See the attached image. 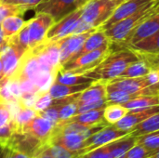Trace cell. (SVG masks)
I'll use <instances>...</instances> for the list:
<instances>
[{
	"instance_id": "1",
	"label": "cell",
	"mask_w": 159,
	"mask_h": 158,
	"mask_svg": "<svg viewBox=\"0 0 159 158\" xmlns=\"http://www.w3.org/2000/svg\"><path fill=\"white\" fill-rule=\"evenodd\" d=\"M141 59V56L129 47L113 51L93 70L85 73L86 75L96 81L108 82L120 76L126 68L132 62Z\"/></svg>"
},
{
	"instance_id": "2",
	"label": "cell",
	"mask_w": 159,
	"mask_h": 158,
	"mask_svg": "<svg viewBox=\"0 0 159 158\" xmlns=\"http://www.w3.org/2000/svg\"><path fill=\"white\" fill-rule=\"evenodd\" d=\"M158 3L159 0H153L143 7L136 13L116 22L115 24L103 30L111 44L122 46L131 33L135 30V28L156 12V7Z\"/></svg>"
},
{
	"instance_id": "3",
	"label": "cell",
	"mask_w": 159,
	"mask_h": 158,
	"mask_svg": "<svg viewBox=\"0 0 159 158\" xmlns=\"http://www.w3.org/2000/svg\"><path fill=\"white\" fill-rule=\"evenodd\" d=\"M119 3L116 0H90L82 7L81 22L75 34L100 28L113 14Z\"/></svg>"
},
{
	"instance_id": "4",
	"label": "cell",
	"mask_w": 159,
	"mask_h": 158,
	"mask_svg": "<svg viewBox=\"0 0 159 158\" xmlns=\"http://www.w3.org/2000/svg\"><path fill=\"white\" fill-rule=\"evenodd\" d=\"M111 52V43L98 49L85 53L74 60L68 61L61 66L63 71H71L76 74H85L96 68Z\"/></svg>"
},
{
	"instance_id": "5",
	"label": "cell",
	"mask_w": 159,
	"mask_h": 158,
	"mask_svg": "<svg viewBox=\"0 0 159 158\" xmlns=\"http://www.w3.org/2000/svg\"><path fill=\"white\" fill-rule=\"evenodd\" d=\"M106 88L123 90L136 96L159 95V85L151 86L145 76L136 78L117 77L106 82Z\"/></svg>"
},
{
	"instance_id": "6",
	"label": "cell",
	"mask_w": 159,
	"mask_h": 158,
	"mask_svg": "<svg viewBox=\"0 0 159 158\" xmlns=\"http://www.w3.org/2000/svg\"><path fill=\"white\" fill-rule=\"evenodd\" d=\"M129 134V132L117 129L115 125H107L85 140L81 150L77 153V156L79 157L81 155H84L96 148L107 145L110 142Z\"/></svg>"
},
{
	"instance_id": "7",
	"label": "cell",
	"mask_w": 159,
	"mask_h": 158,
	"mask_svg": "<svg viewBox=\"0 0 159 158\" xmlns=\"http://www.w3.org/2000/svg\"><path fill=\"white\" fill-rule=\"evenodd\" d=\"M48 146L49 145L28 132H14L7 148L23 154L29 158H34Z\"/></svg>"
},
{
	"instance_id": "8",
	"label": "cell",
	"mask_w": 159,
	"mask_h": 158,
	"mask_svg": "<svg viewBox=\"0 0 159 158\" xmlns=\"http://www.w3.org/2000/svg\"><path fill=\"white\" fill-rule=\"evenodd\" d=\"M81 14L82 7H78L59 21L54 22V24L48 30L45 41L54 42L75 34L81 22Z\"/></svg>"
},
{
	"instance_id": "9",
	"label": "cell",
	"mask_w": 159,
	"mask_h": 158,
	"mask_svg": "<svg viewBox=\"0 0 159 158\" xmlns=\"http://www.w3.org/2000/svg\"><path fill=\"white\" fill-rule=\"evenodd\" d=\"M54 22L50 15L43 12L36 13L34 19L26 21L29 36V49L34 48L45 42L47 34Z\"/></svg>"
},
{
	"instance_id": "10",
	"label": "cell",
	"mask_w": 159,
	"mask_h": 158,
	"mask_svg": "<svg viewBox=\"0 0 159 158\" xmlns=\"http://www.w3.org/2000/svg\"><path fill=\"white\" fill-rule=\"evenodd\" d=\"M27 50L20 46L7 42L0 47V60L3 66V79H9L13 76L18 69L20 59Z\"/></svg>"
},
{
	"instance_id": "11",
	"label": "cell",
	"mask_w": 159,
	"mask_h": 158,
	"mask_svg": "<svg viewBox=\"0 0 159 158\" xmlns=\"http://www.w3.org/2000/svg\"><path fill=\"white\" fill-rule=\"evenodd\" d=\"M76 8H78L76 0H48L38 5L34 9L36 13L43 12L50 15L57 22Z\"/></svg>"
},
{
	"instance_id": "12",
	"label": "cell",
	"mask_w": 159,
	"mask_h": 158,
	"mask_svg": "<svg viewBox=\"0 0 159 158\" xmlns=\"http://www.w3.org/2000/svg\"><path fill=\"white\" fill-rule=\"evenodd\" d=\"M97 29H90L87 32L73 34L71 35H68L61 39V47H60L61 66L66 61H68L74 55H75L80 50L85 40Z\"/></svg>"
},
{
	"instance_id": "13",
	"label": "cell",
	"mask_w": 159,
	"mask_h": 158,
	"mask_svg": "<svg viewBox=\"0 0 159 158\" xmlns=\"http://www.w3.org/2000/svg\"><path fill=\"white\" fill-rule=\"evenodd\" d=\"M151 1L153 0H126L121 2L116 7L111 17L99 29L105 30L106 28L110 27L116 22L136 13L138 10H140L143 7H144L146 4H148Z\"/></svg>"
},
{
	"instance_id": "14",
	"label": "cell",
	"mask_w": 159,
	"mask_h": 158,
	"mask_svg": "<svg viewBox=\"0 0 159 158\" xmlns=\"http://www.w3.org/2000/svg\"><path fill=\"white\" fill-rule=\"evenodd\" d=\"M159 30V12H155L153 15L144 20L129 36L127 41L123 44L125 47L132 46L141 40L152 35Z\"/></svg>"
},
{
	"instance_id": "15",
	"label": "cell",
	"mask_w": 159,
	"mask_h": 158,
	"mask_svg": "<svg viewBox=\"0 0 159 158\" xmlns=\"http://www.w3.org/2000/svg\"><path fill=\"white\" fill-rule=\"evenodd\" d=\"M159 112V105L153 106L150 108L143 109V110H136V111H129V113L115 126L127 132H130L136 126L143 122L145 119L150 117L151 115Z\"/></svg>"
},
{
	"instance_id": "16",
	"label": "cell",
	"mask_w": 159,
	"mask_h": 158,
	"mask_svg": "<svg viewBox=\"0 0 159 158\" xmlns=\"http://www.w3.org/2000/svg\"><path fill=\"white\" fill-rule=\"evenodd\" d=\"M54 127L55 125L53 123L37 114V115L23 129L21 132H28L39 141L48 144Z\"/></svg>"
},
{
	"instance_id": "17",
	"label": "cell",
	"mask_w": 159,
	"mask_h": 158,
	"mask_svg": "<svg viewBox=\"0 0 159 158\" xmlns=\"http://www.w3.org/2000/svg\"><path fill=\"white\" fill-rule=\"evenodd\" d=\"M106 82L103 81H95L85 90L80 92L76 98V102L78 104L99 101L102 99H106Z\"/></svg>"
},
{
	"instance_id": "18",
	"label": "cell",
	"mask_w": 159,
	"mask_h": 158,
	"mask_svg": "<svg viewBox=\"0 0 159 158\" xmlns=\"http://www.w3.org/2000/svg\"><path fill=\"white\" fill-rule=\"evenodd\" d=\"M111 42L109 41V39L107 38L106 34H104V31L103 30H101V29H97L95 30L84 42L82 47L80 48V50L75 54L74 55L69 61L71 60H74L85 53H88V52H90L92 50H95V49H98L107 44H110Z\"/></svg>"
},
{
	"instance_id": "19",
	"label": "cell",
	"mask_w": 159,
	"mask_h": 158,
	"mask_svg": "<svg viewBox=\"0 0 159 158\" xmlns=\"http://www.w3.org/2000/svg\"><path fill=\"white\" fill-rule=\"evenodd\" d=\"M37 115V112L31 107H24L18 104L13 111L11 123L14 127V132H21L23 129Z\"/></svg>"
},
{
	"instance_id": "20",
	"label": "cell",
	"mask_w": 159,
	"mask_h": 158,
	"mask_svg": "<svg viewBox=\"0 0 159 158\" xmlns=\"http://www.w3.org/2000/svg\"><path fill=\"white\" fill-rule=\"evenodd\" d=\"M103 111L104 109H98V110H91L81 114H77L65 122H75L88 127L108 125L103 118Z\"/></svg>"
},
{
	"instance_id": "21",
	"label": "cell",
	"mask_w": 159,
	"mask_h": 158,
	"mask_svg": "<svg viewBox=\"0 0 159 158\" xmlns=\"http://www.w3.org/2000/svg\"><path fill=\"white\" fill-rule=\"evenodd\" d=\"M128 47L139 55H157L159 54V30L152 35Z\"/></svg>"
},
{
	"instance_id": "22",
	"label": "cell",
	"mask_w": 159,
	"mask_h": 158,
	"mask_svg": "<svg viewBox=\"0 0 159 158\" xmlns=\"http://www.w3.org/2000/svg\"><path fill=\"white\" fill-rule=\"evenodd\" d=\"M91 84L88 83L81 85H62L53 82L48 88V92L53 99H62L82 92Z\"/></svg>"
},
{
	"instance_id": "23",
	"label": "cell",
	"mask_w": 159,
	"mask_h": 158,
	"mask_svg": "<svg viewBox=\"0 0 159 158\" xmlns=\"http://www.w3.org/2000/svg\"><path fill=\"white\" fill-rule=\"evenodd\" d=\"M96 80L89 77L85 74H76L71 71H63L60 69L57 71L54 82L62 85H81V84H91Z\"/></svg>"
},
{
	"instance_id": "24",
	"label": "cell",
	"mask_w": 159,
	"mask_h": 158,
	"mask_svg": "<svg viewBox=\"0 0 159 158\" xmlns=\"http://www.w3.org/2000/svg\"><path fill=\"white\" fill-rule=\"evenodd\" d=\"M136 137H133L130 134H129L110 142L106 146L110 151L111 155L113 156V157L122 158L129 149H131L136 144Z\"/></svg>"
},
{
	"instance_id": "25",
	"label": "cell",
	"mask_w": 159,
	"mask_h": 158,
	"mask_svg": "<svg viewBox=\"0 0 159 158\" xmlns=\"http://www.w3.org/2000/svg\"><path fill=\"white\" fill-rule=\"evenodd\" d=\"M151 70V65L148 61L141 56V59L130 63L126 70L120 74L122 78H136L145 76Z\"/></svg>"
},
{
	"instance_id": "26",
	"label": "cell",
	"mask_w": 159,
	"mask_h": 158,
	"mask_svg": "<svg viewBox=\"0 0 159 158\" xmlns=\"http://www.w3.org/2000/svg\"><path fill=\"white\" fill-rule=\"evenodd\" d=\"M129 111L143 110L159 105V95H143L122 104Z\"/></svg>"
},
{
	"instance_id": "27",
	"label": "cell",
	"mask_w": 159,
	"mask_h": 158,
	"mask_svg": "<svg viewBox=\"0 0 159 158\" xmlns=\"http://www.w3.org/2000/svg\"><path fill=\"white\" fill-rule=\"evenodd\" d=\"M159 130V112L151 115L143 122L136 126L129 134L133 137H139L148 133H152Z\"/></svg>"
},
{
	"instance_id": "28",
	"label": "cell",
	"mask_w": 159,
	"mask_h": 158,
	"mask_svg": "<svg viewBox=\"0 0 159 158\" xmlns=\"http://www.w3.org/2000/svg\"><path fill=\"white\" fill-rule=\"evenodd\" d=\"M128 113L129 110L122 104L108 103L103 111V118L108 125H115L120 121Z\"/></svg>"
},
{
	"instance_id": "29",
	"label": "cell",
	"mask_w": 159,
	"mask_h": 158,
	"mask_svg": "<svg viewBox=\"0 0 159 158\" xmlns=\"http://www.w3.org/2000/svg\"><path fill=\"white\" fill-rule=\"evenodd\" d=\"M25 20L20 17V15H15L6 18L2 22V30L6 39H8L15 35L25 24Z\"/></svg>"
},
{
	"instance_id": "30",
	"label": "cell",
	"mask_w": 159,
	"mask_h": 158,
	"mask_svg": "<svg viewBox=\"0 0 159 158\" xmlns=\"http://www.w3.org/2000/svg\"><path fill=\"white\" fill-rule=\"evenodd\" d=\"M107 94H106V100L107 103H117V104H124L127 102L135 99L139 96L128 93L123 90L115 89V88H106Z\"/></svg>"
},
{
	"instance_id": "31",
	"label": "cell",
	"mask_w": 159,
	"mask_h": 158,
	"mask_svg": "<svg viewBox=\"0 0 159 158\" xmlns=\"http://www.w3.org/2000/svg\"><path fill=\"white\" fill-rule=\"evenodd\" d=\"M136 143L143 146L151 152H155L159 149V130L136 137Z\"/></svg>"
},
{
	"instance_id": "32",
	"label": "cell",
	"mask_w": 159,
	"mask_h": 158,
	"mask_svg": "<svg viewBox=\"0 0 159 158\" xmlns=\"http://www.w3.org/2000/svg\"><path fill=\"white\" fill-rule=\"evenodd\" d=\"M78 109V103L76 101H73L64 104H61L60 106L59 110V123L65 122L75 116L77 114Z\"/></svg>"
},
{
	"instance_id": "33",
	"label": "cell",
	"mask_w": 159,
	"mask_h": 158,
	"mask_svg": "<svg viewBox=\"0 0 159 158\" xmlns=\"http://www.w3.org/2000/svg\"><path fill=\"white\" fill-rule=\"evenodd\" d=\"M52 105H56V99H53L48 90V91H44L38 94L33 108L37 113H39Z\"/></svg>"
},
{
	"instance_id": "34",
	"label": "cell",
	"mask_w": 159,
	"mask_h": 158,
	"mask_svg": "<svg viewBox=\"0 0 159 158\" xmlns=\"http://www.w3.org/2000/svg\"><path fill=\"white\" fill-rule=\"evenodd\" d=\"M24 12L22 10L21 5H12V4H0V24L7 17L15 15H22Z\"/></svg>"
},
{
	"instance_id": "35",
	"label": "cell",
	"mask_w": 159,
	"mask_h": 158,
	"mask_svg": "<svg viewBox=\"0 0 159 158\" xmlns=\"http://www.w3.org/2000/svg\"><path fill=\"white\" fill-rule=\"evenodd\" d=\"M19 103L10 104L4 102H0V128L8 124L11 121L14 108Z\"/></svg>"
},
{
	"instance_id": "36",
	"label": "cell",
	"mask_w": 159,
	"mask_h": 158,
	"mask_svg": "<svg viewBox=\"0 0 159 158\" xmlns=\"http://www.w3.org/2000/svg\"><path fill=\"white\" fill-rule=\"evenodd\" d=\"M154 152H151L143 146L136 143L131 149H129L122 158H149Z\"/></svg>"
},
{
	"instance_id": "37",
	"label": "cell",
	"mask_w": 159,
	"mask_h": 158,
	"mask_svg": "<svg viewBox=\"0 0 159 158\" xmlns=\"http://www.w3.org/2000/svg\"><path fill=\"white\" fill-rule=\"evenodd\" d=\"M107 100L106 99H102L99 101L95 102H85L78 104V109H77V114H81L84 112L91 111V110H98V109H104L107 105ZM76 114V115H77Z\"/></svg>"
},
{
	"instance_id": "38",
	"label": "cell",
	"mask_w": 159,
	"mask_h": 158,
	"mask_svg": "<svg viewBox=\"0 0 159 158\" xmlns=\"http://www.w3.org/2000/svg\"><path fill=\"white\" fill-rule=\"evenodd\" d=\"M61 104H57V105H52L39 113H37L38 115H40L41 116L45 117L46 119L49 120L51 123H53L55 126L59 123V110H60V106Z\"/></svg>"
},
{
	"instance_id": "39",
	"label": "cell",
	"mask_w": 159,
	"mask_h": 158,
	"mask_svg": "<svg viewBox=\"0 0 159 158\" xmlns=\"http://www.w3.org/2000/svg\"><path fill=\"white\" fill-rule=\"evenodd\" d=\"M14 131H15L14 127H13V124L11 123V121L8 124L0 128V145L2 147L7 148Z\"/></svg>"
},
{
	"instance_id": "40",
	"label": "cell",
	"mask_w": 159,
	"mask_h": 158,
	"mask_svg": "<svg viewBox=\"0 0 159 158\" xmlns=\"http://www.w3.org/2000/svg\"><path fill=\"white\" fill-rule=\"evenodd\" d=\"M49 148L54 158H78L75 153H73L61 145L52 144L49 146Z\"/></svg>"
},
{
	"instance_id": "41",
	"label": "cell",
	"mask_w": 159,
	"mask_h": 158,
	"mask_svg": "<svg viewBox=\"0 0 159 158\" xmlns=\"http://www.w3.org/2000/svg\"><path fill=\"white\" fill-rule=\"evenodd\" d=\"M78 158H114L111 155L110 151L108 150L107 146H102L91 150L84 155H81Z\"/></svg>"
},
{
	"instance_id": "42",
	"label": "cell",
	"mask_w": 159,
	"mask_h": 158,
	"mask_svg": "<svg viewBox=\"0 0 159 158\" xmlns=\"http://www.w3.org/2000/svg\"><path fill=\"white\" fill-rule=\"evenodd\" d=\"M48 0H27L26 3L21 5L22 10L23 12L29 10V9H34L38 5H40L41 3H44Z\"/></svg>"
},
{
	"instance_id": "43",
	"label": "cell",
	"mask_w": 159,
	"mask_h": 158,
	"mask_svg": "<svg viewBox=\"0 0 159 158\" xmlns=\"http://www.w3.org/2000/svg\"><path fill=\"white\" fill-rule=\"evenodd\" d=\"M145 58L151 65V68L157 69L159 71V54L157 55H140Z\"/></svg>"
},
{
	"instance_id": "44",
	"label": "cell",
	"mask_w": 159,
	"mask_h": 158,
	"mask_svg": "<svg viewBox=\"0 0 159 158\" xmlns=\"http://www.w3.org/2000/svg\"><path fill=\"white\" fill-rule=\"evenodd\" d=\"M34 158H54L53 156L51 155V152H50V148L49 146L46 147L42 152H40Z\"/></svg>"
},
{
	"instance_id": "45",
	"label": "cell",
	"mask_w": 159,
	"mask_h": 158,
	"mask_svg": "<svg viewBox=\"0 0 159 158\" xmlns=\"http://www.w3.org/2000/svg\"><path fill=\"white\" fill-rule=\"evenodd\" d=\"M27 0H0V4H12V5H22Z\"/></svg>"
},
{
	"instance_id": "46",
	"label": "cell",
	"mask_w": 159,
	"mask_h": 158,
	"mask_svg": "<svg viewBox=\"0 0 159 158\" xmlns=\"http://www.w3.org/2000/svg\"><path fill=\"white\" fill-rule=\"evenodd\" d=\"M7 152H8V148H6V147H2V146L0 145V158H6V157H7Z\"/></svg>"
},
{
	"instance_id": "47",
	"label": "cell",
	"mask_w": 159,
	"mask_h": 158,
	"mask_svg": "<svg viewBox=\"0 0 159 158\" xmlns=\"http://www.w3.org/2000/svg\"><path fill=\"white\" fill-rule=\"evenodd\" d=\"M6 42H7V39H6L5 36H4L3 30H2V26H1V24H0V47L3 46Z\"/></svg>"
},
{
	"instance_id": "48",
	"label": "cell",
	"mask_w": 159,
	"mask_h": 158,
	"mask_svg": "<svg viewBox=\"0 0 159 158\" xmlns=\"http://www.w3.org/2000/svg\"><path fill=\"white\" fill-rule=\"evenodd\" d=\"M90 0H76V3H77V7H82L84 5H86L88 2H89Z\"/></svg>"
},
{
	"instance_id": "49",
	"label": "cell",
	"mask_w": 159,
	"mask_h": 158,
	"mask_svg": "<svg viewBox=\"0 0 159 158\" xmlns=\"http://www.w3.org/2000/svg\"><path fill=\"white\" fill-rule=\"evenodd\" d=\"M4 78V74H3V66H2V62L0 60V81Z\"/></svg>"
},
{
	"instance_id": "50",
	"label": "cell",
	"mask_w": 159,
	"mask_h": 158,
	"mask_svg": "<svg viewBox=\"0 0 159 158\" xmlns=\"http://www.w3.org/2000/svg\"><path fill=\"white\" fill-rule=\"evenodd\" d=\"M149 158H159V149L158 150H157V151H155V152L153 153V155H152Z\"/></svg>"
},
{
	"instance_id": "51",
	"label": "cell",
	"mask_w": 159,
	"mask_h": 158,
	"mask_svg": "<svg viewBox=\"0 0 159 158\" xmlns=\"http://www.w3.org/2000/svg\"><path fill=\"white\" fill-rule=\"evenodd\" d=\"M156 12H159V3L158 5L157 6V7H156Z\"/></svg>"
},
{
	"instance_id": "52",
	"label": "cell",
	"mask_w": 159,
	"mask_h": 158,
	"mask_svg": "<svg viewBox=\"0 0 159 158\" xmlns=\"http://www.w3.org/2000/svg\"><path fill=\"white\" fill-rule=\"evenodd\" d=\"M116 1H117V2H118L119 4H120L121 2H123V1H126V0H116Z\"/></svg>"
}]
</instances>
